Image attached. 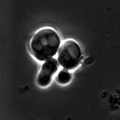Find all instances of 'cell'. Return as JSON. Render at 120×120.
Segmentation results:
<instances>
[{"label":"cell","instance_id":"obj_1","mask_svg":"<svg viewBox=\"0 0 120 120\" xmlns=\"http://www.w3.org/2000/svg\"><path fill=\"white\" fill-rule=\"evenodd\" d=\"M60 43L58 33L51 28L44 27L33 34L30 42V48L37 60L44 61L55 55Z\"/></svg>","mask_w":120,"mask_h":120},{"label":"cell","instance_id":"obj_2","mask_svg":"<svg viewBox=\"0 0 120 120\" xmlns=\"http://www.w3.org/2000/svg\"><path fill=\"white\" fill-rule=\"evenodd\" d=\"M82 51L78 44L74 40H65L61 45L58 53V60L62 67L73 69L80 63Z\"/></svg>","mask_w":120,"mask_h":120},{"label":"cell","instance_id":"obj_3","mask_svg":"<svg viewBox=\"0 0 120 120\" xmlns=\"http://www.w3.org/2000/svg\"><path fill=\"white\" fill-rule=\"evenodd\" d=\"M59 65L55 58L45 61L42 65L37 76L38 83L41 86H46L51 82L52 76L58 70Z\"/></svg>","mask_w":120,"mask_h":120},{"label":"cell","instance_id":"obj_4","mask_svg":"<svg viewBox=\"0 0 120 120\" xmlns=\"http://www.w3.org/2000/svg\"><path fill=\"white\" fill-rule=\"evenodd\" d=\"M71 78V74L68 70L62 69L58 73L56 79L59 83L65 84L69 82Z\"/></svg>","mask_w":120,"mask_h":120}]
</instances>
